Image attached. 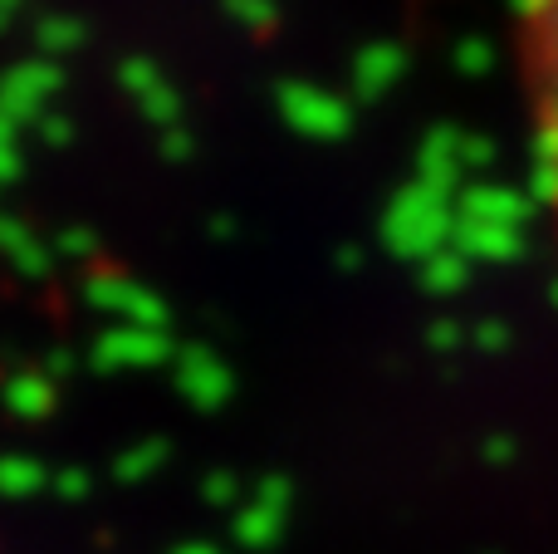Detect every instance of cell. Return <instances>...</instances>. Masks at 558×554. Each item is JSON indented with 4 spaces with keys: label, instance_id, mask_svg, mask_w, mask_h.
I'll list each match as a JSON object with an SVG mask.
<instances>
[{
    "label": "cell",
    "instance_id": "1",
    "mask_svg": "<svg viewBox=\"0 0 558 554\" xmlns=\"http://www.w3.org/2000/svg\"><path fill=\"white\" fill-rule=\"evenodd\" d=\"M514 49H520L524 108H530L534 147H539L549 231L558 245V0H520Z\"/></svg>",
    "mask_w": 558,
    "mask_h": 554
}]
</instances>
